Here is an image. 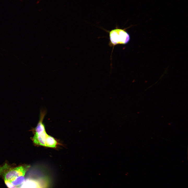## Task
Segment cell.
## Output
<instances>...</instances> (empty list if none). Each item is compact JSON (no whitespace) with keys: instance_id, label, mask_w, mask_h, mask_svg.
<instances>
[{"instance_id":"2","label":"cell","mask_w":188,"mask_h":188,"mask_svg":"<svg viewBox=\"0 0 188 188\" xmlns=\"http://www.w3.org/2000/svg\"><path fill=\"white\" fill-rule=\"evenodd\" d=\"M30 167L27 164L13 167L6 163L0 167V177L4 179L5 183H10L18 177L25 176Z\"/></svg>"},{"instance_id":"5","label":"cell","mask_w":188,"mask_h":188,"mask_svg":"<svg viewBox=\"0 0 188 188\" xmlns=\"http://www.w3.org/2000/svg\"><path fill=\"white\" fill-rule=\"evenodd\" d=\"M20 1L21 2H22L23 1V0H20Z\"/></svg>"},{"instance_id":"1","label":"cell","mask_w":188,"mask_h":188,"mask_svg":"<svg viewBox=\"0 0 188 188\" xmlns=\"http://www.w3.org/2000/svg\"><path fill=\"white\" fill-rule=\"evenodd\" d=\"M31 172L18 188H51V180L47 176L32 171Z\"/></svg>"},{"instance_id":"4","label":"cell","mask_w":188,"mask_h":188,"mask_svg":"<svg viewBox=\"0 0 188 188\" xmlns=\"http://www.w3.org/2000/svg\"><path fill=\"white\" fill-rule=\"evenodd\" d=\"M110 44L114 46L126 44L130 41V36L125 29L116 28L109 32Z\"/></svg>"},{"instance_id":"3","label":"cell","mask_w":188,"mask_h":188,"mask_svg":"<svg viewBox=\"0 0 188 188\" xmlns=\"http://www.w3.org/2000/svg\"><path fill=\"white\" fill-rule=\"evenodd\" d=\"M46 113V109H43L40 110L39 121L36 127L32 130L34 136L32 140L36 146L46 147V142L50 136L47 133L43 122Z\"/></svg>"}]
</instances>
